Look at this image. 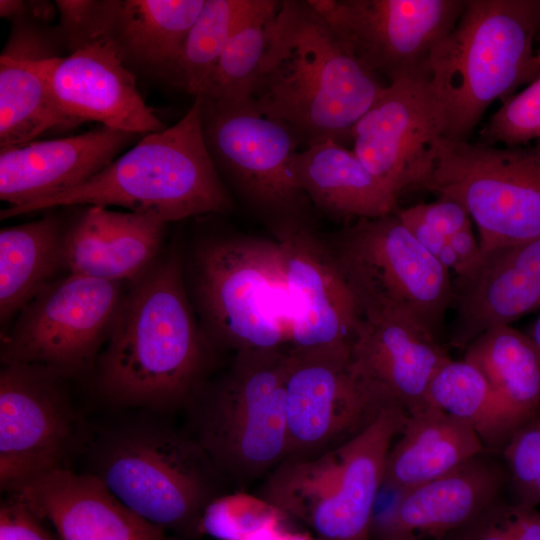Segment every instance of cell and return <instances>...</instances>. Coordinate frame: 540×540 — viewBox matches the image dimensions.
Instances as JSON below:
<instances>
[{
	"instance_id": "obj_1",
	"label": "cell",
	"mask_w": 540,
	"mask_h": 540,
	"mask_svg": "<svg viewBox=\"0 0 540 540\" xmlns=\"http://www.w3.org/2000/svg\"><path fill=\"white\" fill-rule=\"evenodd\" d=\"M98 361V386L110 400L172 410L203 389L212 344L197 325L174 248L128 282Z\"/></svg>"
},
{
	"instance_id": "obj_2",
	"label": "cell",
	"mask_w": 540,
	"mask_h": 540,
	"mask_svg": "<svg viewBox=\"0 0 540 540\" xmlns=\"http://www.w3.org/2000/svg\"><path fill=\"white\" fill-rule=\"evenodd\" d=\"M386 86L344 51L308 0H283L251 98L305 148L344 145Z\"/></svg>"
},
{
	"instance_id": "obj_3",
	"label": "cell",
	"mask_w": 540,
	"mask_h": 540,
	"mask_svg": "<svg viewBox=\"0 0 540 540\" xmlns=\"http://www.w3.org/2000/svg\"><path fill=\"white\" fill-rule=\"evenodd\" d=\"M201 97L174 125L147 134L85 182L27 205L1 210V219L58 206H120L165 223L229 213L234 202L207 148Z\"/></svg>"
},
{
	"instance_id": "obj_4",
	"label": "cell",
	"mask_w": 540,
	"mask_h": 540,
	"mask_svg": "<svg viewBox=\"0 0 540 540\" xmlns=\"http://www.w3.org/2000/svg\"><path fill=\"white\" fill-rule=\"evenodd\" d=\"M534 0H468L425 69L445 135L466 140L488 106L540 73L533 52Z\"/></svg>"
},
{
	"instance_id": "obj_5",
	"label": "cell",
	"mask_w": 540,
	"mask_h": 540,
	"mask_svg": "<svg viewBox=\"0 0 540 540\" xmlns=\"http://www.w3.org/2000/svg\"><path fill=\"white\" fill-rule=\"evenodd\" d=\"M407 417L393 401L342 445L314 457L285 458L265 477L258 497L304 523L318 540H370L387 455Z\"/></svg>"
},
{
	"instance_id": "obj_6",
	"label": "cell",
	"mask_w": 540,
	"mask_h": 540,
	"mask_svg": "<svg viewBox=\"0 0 540 540\" xmlns=\"http://www.w3.org/2000/svg\"><path fill=\"white\" fill-rule=\"evenodd\" d=\"M184 278L209 341L235 352L289 348V317L279 243L242 235L206 237Z\"/></svg>"
},
{
	"instance_id": "obj_7",
	"label": "cell",
	"mask_w": 540,
	"mask_h": 540,
	"mask_svg": "<svg viewBox=\"0 0 540 540\" xmlns=\"http://www.w3.org/2000/svg\"><path fill=\"white\" fill-rule=\"evenodd\" d=\"M287 350L236 352L224 376L193 407V435L223 479L247 487L286 457Z\"/></svg>"
},
{
	"instance_id": "obj_8",
	"label": "cell",
	"mask_w": 540,
	"mask_h": 540,
	"mask_svg": "<svg viewBox=\"0 0 540 540\" xmlns=\"http://www.w3.org/2000/svg\"><path fill=\"white\" fill-rule=\"evenodd\" d=\"M127 508L146 521L188 537L200 535L204 511L223 479L191 436L143 427L113 439L94 474Z\"/></svg>"
},
{
	"instance_id": "obj_9",
	"label": "cell",
	"mask_w": 540,
	"mask_h": 540,
	"mask_svg": "<svg viewBox=\"0 0 540 540\" xmlns=\"http://www.w3.org/2000/svg\"><path fill=\"white\" fill-rule=\"evenodd\" d=\"M329 246L361 316L397 313L438 338L454 285L449 270L415 240L397 213L358 219Z\"/></svg>"
},
{
	"instance_id": "obj_10",
	"label": "cell",
	"mask_w": 540,
	"mask_h": 540,
	"mask_svg": "<svg viewBox=\"0 0 540 540\" xmlns=\"http://www.w3.org/2000/svg\"><path fill=\"white\" fill-rule=\"evenodd\" d=\"M201 99L204 139L221 178L272 230L291 223H310L312 204L291 168L302 145L299 137L263 114L251 97Z\"/></svg>"
},
{
	"instance_id": "obj_11",
	"label": "cell",
	"mask_w": 540,
	"mask_h": 540,
	"mask_svg": "<svg viewBox=\"0 0 540 540\" xmlns=\"http://www.w3.org/2000/svg\"><path fill=\"white\" fill-rule=\"evenodd\" d=\"M423 188L467 210L481 251L540 237V153L442 137Z\"/></svg>"
},
{
	"instance_id": "obj_12",
	"label": "cell",
	"mask_w": 540,
	"mask_h": 540,
	"mask_svg": "<svg viewBox=\"0 0 540 540\" xmlns=\"http://www.w3.org/2000/svg\"><path fill=\"white\" fill-rule=\"evenodd\" d=\"M123 282L70 274L39 292L2 339L1 361L50 367L62 375L89 367L107 342Z\"/></svg>"
},
{
	"instance_id": "obj_13",
	"label": "cell",
	"mask_w": 540,
	"mask_h": 540,
	"mask_svg": "<svg viewBox=\"0 0 540 540\" xmlns=\"http://www.w3.org/2000/svg\"><path fill=\"white\" fill-rule=\"evenodd\" d=\"M393 401L355 371L350 348L288 350L285 458L314 457L342 445Z\"/></svg>"
},
{
	"instance_id": "obj_14",
	"label": "cell",
	"mask_w": 540,
	"mask_h": 540,
	"mask_svg": "<svg viewBox=\"0 0 540 540\" xmlns=\"http://www.w3.org/2000/svg\"><path fill=\"white\" fill-rule=\"evenodd\" d=\"M350 56L390 82L426 71L462 0H308Z\"/></svg>"
},
{
	"instance_id": "obj_15",
	"label": "cell",
	"mask_w": 540,
	"mask_h": 540,
	"mask_svg": "<svg viewBox=\"0 0 540 540\" xmlns=\"http://www.w3.org/2000/svg\"><path fill=\"white\" fill-rule=\"evenodd\" d=\"M58 371L39 364H3L0 371V486L14 492L66 468L76 417Z\"/></svg>"
},
{
	"instance_id": "obj_16",
	"label": "cell",
	"mask_w": 540,
	"mask_h": 540,
	"mask_svg": "<svg viewBox=\"0 0 540 540\" xmlns=\"http://www.w3.org/2000/svg\"><path fill=\"white\" fill-rule=\"evenodd\" d=\"M445 135L426 71L390 82L352 132L353 152L396 197L424 187Z\"/></svg>"
},
{
	"instance_id": "obj_17",
	"label": "cell",
	"mask_w": 540,
	"mask_h": 540,
	"mask_svg": "<svg viewBox=\"0 0 540 540\" xmlns=\"http://www.w3.org/2000/svg\"><path fill=\"white\" fill-rule=\"evenodd\" d=\"M273 232L283 257L288 350L351 349L361 312L330 246L311 223H291Z\"/></svg>"
},
{
	"instance_id": "obj_18",
	"label": "cell",
	"mask_w": 540,
	"mask_h": 540,
	"mask_svg": "<svg viewBox=\"0 0 540 540\" xmlns=\"http://www.w3.org/2000/svg\"><path fill=\"white\" fill-rule=\"evenodd\" d=\"M43 64L54 98L74 126L95 121L141 136L166 128L145 103L135 75L110 41L87 42Z\"/></svg>"
},
{
	"instance_id": "obj_19",
	"label": "cell",
	"mask_w": 540,
	"mask_h": 540,
	"mask_svg": "<svg viewBox=\"0 0 540 540\" xmlns=\"http://www.w3.org/2000/svg\"><path fill=\"white\" fill-rule=\"evenodd\" d=\"M507 486L502 454L485 449L454 470L397 493L384 515L374 517L370 540L400 534L443 540L500 502Z\"/></svg>"
},
{
	"instance_id": "obj_20",
	"label": "cell",
	"mask_w": 540,
	"mask_h": 540,
	"mask_svg": "<svg viewBox=\"0 0 540 540\" xmlns=\"http://www.w3.org/2000/svg\"><path fill=\"white\" fill-rule=\"evenodd\" d=\"M143 136L105 126L57 139L0 149V199L9 208L75 187Z\"/></svg>"
},
{
	"instance_id": "obj_21",
	"label": "cell",
	"mask_w": 540,
	"mask_h": 540,
	"mask_svg": "<svg viewBox=\"0 0 540 540\" xmlns=\"http://www.w3.org/2000/svg\"><path fill=\"white\" fill-rule=\"evenodd\" d=\"M454 303L450 343L463 349L487 329L540 308V237L482 251L478 263L457 277Z\"/></svg>"
},
{
	"instance_id": "obj_22",
	"label": "cell",
	"mask_w": 540,
	"mask_h": 540,
	"mask_svg": "<svg viewBox=\"0 0 540 540\" xmlns=\"http://www.w3.org/2000/svg\"><path fill=\"white\" fill-rule=\"evenodd\" d=\"M450 358L438 338L423 326L392 312L363 314L351 347L355 371L408 413L428 404L429 384Z\"/></svg>"
},
{
	"instance_id": "obj_23",
	"label": "cell",
	"mask_w": 540,
	"mask_h": 540,
	"mask_svg": "<svg viewBox=\"0 0 540 540\" xmlns=\"http://www.w3.org/2000/svg\"><path fill=\"white\" fill-rule=\"evenodd\" d=\"M11 493L60 540H176L127 508L94 474L58 469Z\"/></svg>"
},
{
	"instance_id": "obj_24",
	"label": "cell",
	"mask_w": 540,
	"mask_h": 540,
	"mask_svg": "<svg viewBox=\"0 0 540 540\" xmlns=\"http://www.w3.org/2000/svg\"><path fill=\"white\" fill-rule=\"evenodd\" d=\"M204 4L205 0L93 1L78 47L108 40L126 65L166 78Z\"/></svg>"
},
{
	"instance_id": "obj_25",
	"label": "cell",
	"mask_w": 540,
	"mask_h": 540,
	"mask_svg": "<svg viewBox=\"0 0 540 540\" xmlns=\"http://www.w3.org/2000/svg\"><path fill=\"white\" fill-rule=\"evenodd\" d=\"M166 224L144 214L88 206L66 227L65 270L128 283L162 253Z\"/></svg>"
},
{
	"instance_id": "obj_26",
	"label": "cell",
	"mask_w": 540,
	"mask_h": 540,
	"mask_svg": "<svg viewBox=\"0 0 540 540\" xmlns=\"http://www.w3.org/2000/svg\"><path fill=\"white\" fill-rule=\"evenodd\" d=\"M291 168L312 206L331 218L373 219L394 213L397 197L353 150L327 140L298 151Z\"/></svg>"
},
{
	"instance_id": "obj_27",
	"label": "cell",
	"mask_w": 540,
	"mask_h": 540,
	"mask_svg": "<svg viewBox=\"0 0 540 540\" xmlns=\"http://www.w3.org/2000/svg\"><path fill=\"white\" fill-rule=\"evenodd\" d=\"M483 450L470 424L428 403L408 413L388 452L383 487L396 493L412 489L454 470Z\"/></svg>"
},
{
	"instance_id": "obj_28",
	"label": "cell",
	"mask_w": 540,
	"mask_h": 540,
	"mask_svg": "<svg viewBox=\"0 0 540 540\" xmlns=\"http://www.w3.org/2000/svg\"><path fill=\"white\" fill-rule=\"evenodd\" d=\"M464 359L489 381L515 433L540 415V351L511 325L491 327L465 348Z\"/></svg>"
},
{
	"instance_id": "obj_29",
	"label": "cell",
	"mask_w": 540,
	"mask_h": 540,
	"mask_svg": "<svg viewBox=\"0 0 540 540\" xmlns=\"http://www.w3.org/2000/svg\"><path fill=\"white\" fill-rule=\"evenodd\" d=\"M66 227L48 215L0 231V319L5 324L65 269Z\"/></svg>"
},
{
	"instance_id": "obj_30",
	"label": "cell",
	"mask_w": 540,
	"mask_h": 540,
	"mask_svg": "<svg viewBox=\"0 0 540 540\" xmlns=\"http://www.w3.org/2000/svg\"><path fill=\"white\" fill-rule=\"evenodd\" d=\"M43 62L0 56V148L74 126L54 98Z\"/></svg>"
},
{
	"instance_id": "obj_31",
	"label": "cell",
	"mask_w": 540,
	"mask_h": 540,
	"mask_svg": "<svg viewBox=\"0 0 540 540\" xmlns=\"http://www.w3.org/2000/svg\"><path fill=\"white\" fill-rule=\"evenodd\" d=\"M274 1L205 0L166 79L194 97L202 96L231 37Z\"/></svg>"
},
{
	"instance_id": "obj_32",
	"label": "cell",
	"mask_w": 540,
	"mask_h": 540,
	"mask_svg": "<svg viewBox=\"0 0 540 540\" xmlns=\"http://www.w3.org/2000/svg\"><path fill=\"white\" fill-rule=\"evenodd\" d=\"M427 402L470 424L485 449L502 452L514 434L489 381L473 363L447 360L434 374Z\"/></svg>"
},
{
	"instance_id": "obj_33",
	"label": "cell",
	"mask_w": 540,
	"mask_h": 540,
	"mask_svg": "<svg viewBox=\"0 0 540 540\" xmlns=\"http://www.w3.org/2000/svg\"><path fill=\"white\" fill-rule=\"evenodd\" d=\"M281 1L247 21L231 37L206 86L202 98L234 101L251 97L270 41Z\"/></svg>"
},
{
	"instance_id": "obj_34",
	"label": "cell",
	"mask_w": 540,
	"mask_h": 540,
	"mask_svg": "<svg viewBox=\"0 0 540 540\" xmlns=\"http://www.w3.org/2000/svg\"><path fill=\"white\" fill-rule=\"evenodd\" d=\"M234 494L219 496L203 513L200 534L219 540H254L276 528L284 516L261 498Z\"/></svg>"
},
{
	"instance_id": "obj_35",
	"label": "cell",
	"mask_w": 540,
	"mask_h": 540,
	"mask_svg": "<svg viewBox=\"0 0 540 540\" xmlns=\"http://www.w3.org/2000/svg\"><path fill=\"white\" fill-rule=\"evenodd\" d=\"M487 145L515 146L540 137V77L504 104L481 131Z\"/></svg>"
},
{
	"instance_id": "obj_36",
	"label": "cell",
	"mask_w": 540,
	"mask_h": 540,
	"mask_svg": "<svg viewBox=\"0 0 540 540\" xmlns=\"http://www.w3.org/2000/svg\"><path fill=\"white\" fill-rule=\"evenodd\" d=\"M514 504L527 506L540 480V415L519 428L501 452Z\"/></svg>"
},
{
	"instance_id": "obj_37",
	"label": "cell",
	"mask_w": 540,
	"mask_h": 540,
	"mask_svg": "<svg viewBox=\"0 0 540 540\" xmlns=\"http://www.w3.org/2000/svg\"><path fill=\"white\" fill-rule=\"evenodd\" d=\"M14 23L1 56L32 62L61 57L58 48L65 44L58 28L42 27L41 22L29 18L14 20Z\"/></svg>"
},
{
	"instance_id": "obj_38",
	"label": "cell",
	"mask_w": 540,
	"mask_h": 540,
	"mask_svg": "<svg viewBox=\"0 0 540 540\" xmlns=\"http://www.w3.org/2000/svg\"><path fill=\"white\" fill-rule=\"evenodd\" d=\"M42 521L19 496L10 493L0 507V540H60Z\"/></svg>"
},
{
	"instance_id": "obj_39",
	"label": "cell",
	"mask_w": 540,
	"mask_h": 540,
	"mask_svg": "<svg viewBox=\"0 0 540 540\" xmlns=\"http://www.w3.org/2000/svg\"><path fill=\"white\" fill-rule=\"evenodd\" d=\"M414 211L447 239L471 226L467 210L457 201L439 198L435 202L412 206Z\"/></svg>"
},
{
	"instance_id": "obj_40",
	"label": "cell",
	"mask_w": 540,
	"mask_h": 540,
	"mask_svg": "<svg viewBox=\"0 0 540 540\" xmlns=\"http://www.w3.org/2000/svg\"><path fill=\"white\" fill-rule=\"evenodd\" d=\"M501 500L472 523L448 534L443 540H516L502 517Z\"/></svg>"
},
{
	"instance_id": "obj_41",
	"label": "cell",
	"mask_w": 540,
	"mask_h": 540,
	"mask_svg": "<svg viewBox=\"0 0 540 540\" xmlns=\"http://www.w3.org/2000/svg\"><path fill=\"white\" fill-rule=\"evenodd\" d=\"M502 517L516 540H540V512L535 508L504 503Z\"/></svg>"
},
{
	"instance_id": "obj_42",
	"label": "cell",
	"mask_w": 540,
	"mask_h": 540,
	"mask_svg": "<svg viewBox=\"0 0 540 540\" xmlns=\"http://www.w3.org/2000/svg\"><path fill=\"white\" fill-rule=\"evenodd\" d=\"M397 215L415 240L437 260L448 239L425 222L412 207L398 211Z\"/></svg>"
},
{
	"instance_id": "obj_43",
	"label": "cell",
	"mask_w": 540,
	"mask_h": 540,
	"mask_svg": "<svg viewBox=\"0 0 540 540\" xmlns=\"http://www.w3.org/2000/svg\"><path fill=\"white\" fill-rule=\"evenodd\" d=\"M448 242L459 259L457 276H462L480 260L482 255L480 245L474 237L471 226L450 236Z\"/></svg>"
},
{
	"instance_id": "obj_44",
	"label": "cell",
	"mask_w": 540,
	"mask_h": 540,
	"mask_svg": "<svg viewBox=\"0 0 540 540\" xmlns=\"http://www.w3.org/2000/svg\"><path fill=\"white\" fill-rule=\"evenodd\" d=\"M27 7L26 18L45 24L54 17L56 4L48 1H27Z\"/></svg>"
},
{
	"instance_id": "obj_45",
	"label": "cell",
	"mask_w": 540,
	"mask_h": 540,
	"mask_svg": "<svg viewBox=\"0 0 540 540\" xmlns=\"http://www.w3.org/2000/svg\"><path fill=\"white\" fill-rule=\"evenodd\" d=\"M28 12L27 1L1 0L0 15L3 18L18 20L26 18Z\"/></svg>"
},
{
	"instance_id": "obj_46",
	"label": "cell",
	"mask_w": 540,
	"mask_h": 540,
	"mask_svg": "<svg viewBox=\"0 0 540 540\" xmlns=\"http://www.w3.org/2000/svg\"><path fill=\"white\" fill-rule=\"evenodd\" d=\"M255 540H318L316 537L309 536L308 534L301 533H288L284 532L276 527L271 529L260 536Z\"/></svg>"
},
{
	"instance_id": "obj_47",
	"label": "cell",
	"mask_w": 540,
	"mask_h": 540,
	"mask_svg": "<svg viewBox=\"0 0 540 540\" xmlns=\"http://www.w3.org/2000/svg\"><path fill=\"white\" fill-rule=\"evenodd\" d=\"M529 336L532 338L535 345L540 351V315L532 326Z\"/></svg>"
},
{
	"instance_id": "obj_48",
	"label": "cell",
	"mask_w": 540,
	"mask_h": 540,
	"mask_svg": "<svg viewBox=\"0 0 540 540\" xmlns=\"http://www.w3.org/2000/svg\"><path fill=\"white\" fill-rule=\"evenodd\" d=\"M539 504H540V480L528 502V505L524 507L536 508V506Z\"/></svg>"
},
{
	"instance_id": "obj_49",
	"label": "cell",
	"mask_w": 540,
	"mask_h": 540,
	"mask_svg": "<svg viewBox=\"0 0 540 540\" xmlns=\"http://www.w3.org/2000/svg\"><path fill=\"white\" fill-rule=\"evenodd\" d=\"M381 540H426V539H422L419 536L413 535V534H400V535L387 537Z\"/></svg>"
},
{
	"instance_id": "obj_50",
	"label": "cell",
	"mask_w": 540,
	"mask_h": 540,
	"mask_svg": "<svg viewBox=\"0 0 540 540\" xmlns=\"http://www.w3.org/2000/svg\"><path fill=\"white\" fill-rule=\"evenodd\" d=\"M536 35L540 34V0H534Z\"/></svg>"
},
{
	"instance_id": "obj_51",
	"label": "cell",
	"mask_w": 540,
	"mask_h": 540,
	"mask_svg": "<svg viewBox=\"0 0 540 540\" xmlns=\"http://www.w3.org/2000/svg\"><path fill=\"white\" fill-rule=\"evenodd\" d=\"M535 60H536V63L538 65V67L540 68V49L538 50L537 53H535Z\"/></svg>"
}]
</instances>
